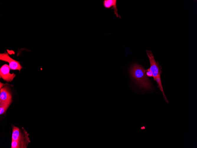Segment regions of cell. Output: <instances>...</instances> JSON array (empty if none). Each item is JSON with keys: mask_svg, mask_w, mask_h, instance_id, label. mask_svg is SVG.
Listing matches in <instances>:
<instances>
[{"mask_svg": "<svg viewBox=\"0 0 197 148\" xmlns=\"http://www.w3.org/2000/svg\"><path fill=\"white\" fill-rule=\"evenodd\" d=\"M146 71V74L147 76L149 77H153L152 73L150 71V69H147Z\"/></svg>", "mask_w": 197, "mask_h": 148, "instance_id": "obj_11", "label": "cell"}, {"mask_svg": "<svg viewBox=\"0 0 197 148\" xmlns=\"http://www.w3.org/2000/svg\"><path fill=\"white\" fill-rule=\"evenodd\" d=\"M4 83H1V82L0 83V88L1 89V88L2 87H3L4 86Z\"/></svg>", "mask_w": 197, "mask_h": 148, "instance_id": "obj_12", "label": "cell"}, {"mask_svg": "<svg viewBox=\"0 0 197 148\" xmlns=\"http://www.w3.org/2000/svg\"><path fill=\"white\" fill-rule=\"evenodd\" d=\"M30 142L28 137L17 140H12L11 148H26Z\"/></svg>", "mask_w": 197, "mask_h": 148, "instance_id": "obj_7", "label": "cell"}, {"mask_svg": "<svg viewBox=\"0 0 197 148\" xmlns=\"http://www.w3.org/2000/svg\"><path fill=\"white\" fill-rule=\"evenodd\" d=\"M0 60L8 62L11 69L17 70L20 72L23 68L19 62L11 58L6 52L0 54Z\"/></svg>", "mask_w": 197, "mask_h": 148, "instance_id": "obj_3", "label": "cell"}, {"mask_svg": "<svg viewBox=\"0 0 197 148\" xmlns=\"http://www.w3.org/2000/svg\"><path fill=\"white\" fill-rule=\"evenodd\" d=\"M28 134L23 127L21 129L13 126H12V140H17L28 137Z\"/></svg>", "mask_w": 197, "mask_h": 148, "instance_id": "obj_5", "label": "cell"}, {"mask_svg": "<svg viewBox=\"0 0 197 148\" xmlns=\"http://www.w3.org/2000/svg\"><path fill=\"white\" fill-rule=\"evenodd\" d=\"M12 102V100L0 102V114L4 113Z\"/></svg>", "mask_w": 197, "mask_h": 148, "instance_id": "obj_9", "label": "cell"}, {"mask_svg": "<svg viewBox=\"0 0 197 148\" xmlns=\"http://www.w3.org/2000/svg\"><path fill=\"white\" fill-rule=\"evenodd\" d=\"M154 80L156 81L157 83V84H158L157 87L159 88L160 89V91L162 92L164 100L168 103V101L166 97H165V93L164 92L163 87L162 85V83H161V80L160 79V76H158V77H155V79H154Z\"/></svg>", "mask_w": 197, "mask_h": 148, "instance_id": "obj_10", "label": "cell"}, {"mask_svg": "<svg viewBox=\"0 0 197 148\" xmlns=\"http://www.w3.org/2000/svg\"><path fill=\"white\" fill-rule=\"evenodd\" d=\"M116 0H104L103 1L104 6L106 8H109L112 7L114 14L117 17L121 18V17L118 13L116 8Z\"/></svg>", "mask_w": 197, "mask_h": 148, "instance_id": "obj_8", "label": "cell"}, {"mask_svg": "<svg viewBox=\"0 0 197 148\" xmlns=\"http://www.w3.org/2000/svg\"><path fill=\"white\" fill-rule=\"evenodd\" d=\"M8 65L4 64L0 69V77L7 82H11L15 76L16 74L14 73H10V70Z\"/></svg>", "mask_w": 197, "mask_h": 148, "instance_id": "obj_4", "label": "cell"}, {"mask_svg": "<svg viewBox=\"0 0 197 148\" xmlns=\"http://www.w3.org/2000/svg\"><path fill=\"white\" fill-rule=\"evenodd\" d=\"M146 51L150 62V68L149 69L154 79L156 77L160 76L162 72L158 63L155 61L151 51L148 50H146Z\"/></svg>", "mask_w": 197, "mask_h": 148, "instance_id": "obj_2", "label": "cell"}, {"mask_svg": "<svg viewBox=\"0 0 197 148\" xmlns=\"http://www.w3.org/2000/svg\"><path fill=\"white\" fill-rule=\"evenodd\" d=\"M12 100V95L7 85L4 86L0 89V102L8 101Z\"/></svg>", "mask_w": 197, "mask_h": 148, "instance_id": "obj_6", "label": "cell"}, {"mask_svg": "<svg viewBox=\"0 0 197 148\" xmlns=\"http://www.w3.org/2000/svg\"><path fill=\"white\" fill-rule=\"evenodd\" d=\"M146 71L143 66L134 63L130 67L129 73L131 77L137 84L145 90L152 89L150 81L146 74Z\"/></svg>", "mask_w": 197, "mask_h": 148, "instance_id": "obj_1", "label": "cell"}]
</instances>
